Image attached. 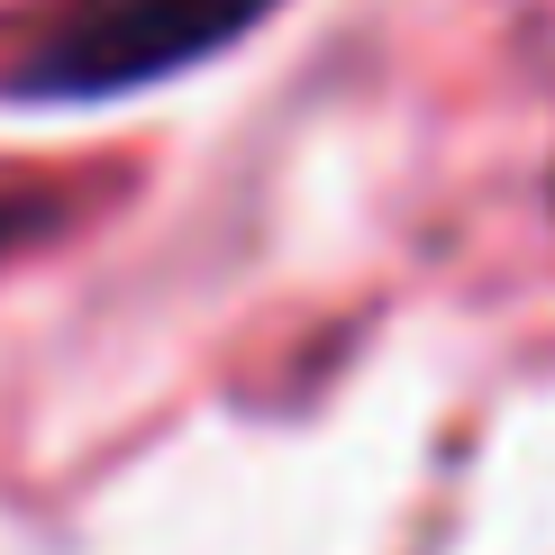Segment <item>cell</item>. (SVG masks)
Returning <instances> with one entry per match:
<instances>
[{
  "mask_svg": "<svg viewBox=\"0 0 555 555\" xmlns=\"http://www.w3.org/2000/svg\"><path fill=\"white\" fill-rule=\"evenodd\" d=\"M273 0H74L28 55L10 64V101H128V91L182 74V64L237 46Z\"/></svg>",
  "mask_w": 555,
  "mask_h": 555,
  "instance_id": "6da1fadb",
  "label": "cell"
}]
</instances>
